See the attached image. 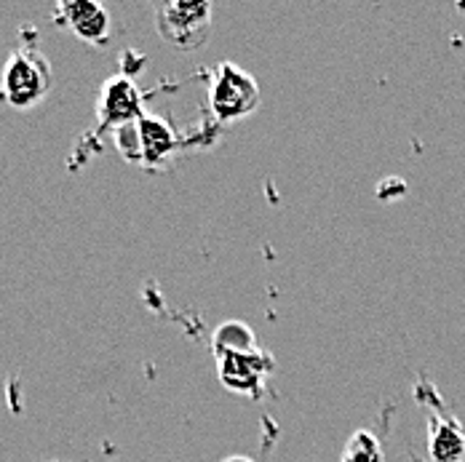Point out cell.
Instances as JSON below:
<instances>
[{"instance_id": "6da1fadb", "label": "cell", "mask_w": 465, "mask_h": 462, "mask_svg": "<svg viewBox=\"0 0 465 462\" xmlns=\"http://www.w3.org/2000/svg\"><path fill=\"white\" fill-rule=\"evenodd\" d=\"M51 64L35 44H19L0 73V99L14 110H30L51 92Z\"/></svg>"}, {"instance_id": "7a4b0ae2", "label": "cell", "mask_w": 465, "mask_h": 462, "mask_svg": "<svg viewBox=\"0 0 465 462\" xmlns=\"http://www.w3.org/2000/svg\"><path fill=\"white\" fill-rule=\"evenodd\" d=\"M158 35L174 48L193 51L206 44L212 33L214 5L206 0H161L153 5Z\"/></svg>"}, {"instance_id": "3957f363", "label": "cell", "mask_w": 465, "mask_h": 462, "mask_svg": "<svg viewBox=\"0 0 465 462\" xmlns=\"http://www.w3.org/2000/svg\"><path fill=\"white\" fill-rule=\"evenodd\" d=\"M115 147L132 163H142L144 169H161L180 150V137L163 118L144 113L140 121L115 132Z\"/></svg>"}, {"instance_id": "277c9868", "label": "cell", "mask_w": 465, "mask_h": 462, "mask_svg": "<svg viewBox=\"0 0 465 462\" xmlns=\"http://www.w3.org/2000/svg\"><path fill=\"white\" fill-rule=\"evenodd\" d=\"M260 99L262 92L254 75H249L232 62H223L214 67L209 81V107L220 123L252 115L260 107Z\"/></svg>"}, {"instance_id": "5b68a950", "label": "cell", "mask_w": 465, "mask_h": 462, "mask_svg": "<svg viewBox=\"0 0 465 462\" xmlns=\"http://www.w3.org/2000/svg\"><path fill=\"white\" fill-rule=\"evenodd\" d=\"M144 115V96L129 75H113L96 99V132H118Z\"/></svg>"}, {"instance_id": "8992f818", "label": "cell", "mask_w": 465, "mask_h": 462, "mask_svg": "<svg viewBox=\"0 0 465 462\" xmlns=\"http://www.w3.org/2000/svg\"><path fill=\"white\" fill-rule=\"evenodd\" d=\"M273 369V359L268 356L265 348L257 350H238V353H217V377L223 385L241 393L257 398L265 388V379Z\"/></svg>"}, {"instance_id": "52a82bcc", "label": "cell", "mask_w": 465, "mask_h": 462, "mask_svg": "<svg viewBox=\"0 0 465 462\" xmlns=\"http://www.w3.org/2000/svg\"><path fill=\"white\" fill-rule=\"evenodd\" d=\"M54 19L92 46H104L113 35V19L107 8L94 0H62L54 8Z\"/></svg>"}, {"instance_id": "ba28073f", "label": "cell", "mask_w": 465, "mask_h": 462, "mask_svg": "<svg viewBox=\"0 0 465 462\" xmlns=\"http://www.w3.org/2000/svg\"><path fill=\"white\" fill-rule=\"evenodd\" d=\"M428 447L433 462H463L465 460V433L458 419L452 417H430Z\"/></svg>"}, {"instance_id": "9c48e42d", "label": "cell", "mask_w": 465, "mask_h": 462, "mask_svg": "<svg viewBox=\"0 0 465 462\" xmlns=\"http://www.w3.org/2000/svg\"><path fill=\"white\" fill-rule=\"evenodd\" d=\"M214 356L217 353H238V350H257L260 342L254 337V331L241 321H225L223 326H217L214 337Z\"/></svg>"}, {"instance_id": "30bf717a", "label": "cell", "mask_w": 465, "mask_h": 462, "mask_svg": "<svg viewBox=\"0 0 465 462\" xmlns=\"http://www.w3.org/2000/svg\"><path fill=\"white\" fill-rule=\"evenodd\" d=\"M342 462H385L382 444L370 430H356L342 449Z\"/></svg>"}, {"instance_id": "8fae6325", "label": "cell", "mask_w": 465, "mask_h": 462, "mask_svg": "<svg viewBox=\"0 0 465 462\" xmlns=\"http://www.w3.org/2000/svg\"><path fill=\"white\" fill-rule=\"evenodd\" d=\"M223 462H254V460H249V457H243V455H232V457H228V460H223Z\"/></svg>"}, {"instance_id": "7c38bea8", "label": "cell", "mask_w": 465, "mask_h": 462, "mask_svg": "<svg viewBox=\"0 0 465 462\" xmlns=\"http://www.w3.org/2000/svg\"><path fill=\"white\" fill-rule=\"evenodd\" d=\"M48 462H59V460H48Z\"/></svg>"}]
</instances>
